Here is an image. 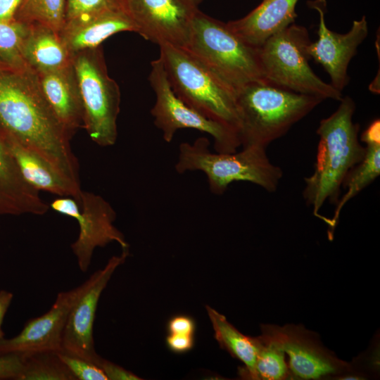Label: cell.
<instances>
[{"label":"cell","mask_w":380,"mask_h":380,"mask_svg":"<svg viewBox=\"0 0 380 380\" xmlns=\"http://www.w3.org/2000/svg\"><path fill=\"white\" fill-rule=\"evenodd\" d=\"M0 127L79 182L71 137L47 103L37 74L28 65L13 68L0 61Z\"/></svg>","instance_id":"obj_1"},{"label":"cell","mask_w":380,"mask_h":380,"mask_svg":"<svg viewBox=\"0 0 380 380\" xmlns=\"http://www.w3.org/2000/svg\"><path fill=\"white\" fill-rule=\"evenodd\" d=\"M339 101L337 109L319 122L315 169L304 179L303 196L316 216L326 201L336 205L346 176L365 153L358 139L359 125L353 121L354 101L346 96Z\"/></svg>","instance_id":"obj_2"},{"label":"cell","mask_w":380,"mask_h":380,"mask_svg":"<svg viewBox=\"0 0 380 380\" xmlns=\"http://www.w3.org/2000/svg\"><path fill=\"white\" fill-rule=\"evenodd\" d=\"M236 93L239 137L242 147L256 146L266 148L323 101L265 79L251 82Z\"/></svg>","instance_id":"obj_3"},{"label":"cell","mask_w":380,"mask_h":380,"mask_svg":"<svg viewBox=\"0 0 380 380\" xmlns=\"http://www.w3.org/2000/svg\"><path fill=\"white\" fill-rule=\"evenodd\" d=\"M175 170L179 174L203 172L210 191L217 195L224 194L232 183L240 181L274 192L283 177L282 170L272 163L265 148L250 146L234 153L212 152L205 137L179 145Z\"/></svg>","instance_id":"obj_4"},{"label":"cell","mask_w":380,"mask_h":380,"mask_svg":"<svg viewBox=\"0 0 380 380\" xmlns=\"http://www.w3.org/2000/svg\"><path fill=\"white\" fill-rule=\"evenodd\" d=\"M160 56L175 94L206 118L238 132L236 91L183 47L159 45Z\"/></svg>","instance_id":"obj_5"},{"label":"cell","mask_w":380,"mask_h":380,"mask_svg":"<svg viewBox=\"0 0 380 380\" xmlns=\"http://www.w3.org/2000/svg\"><path fill=\"white\" fill-rule=\"evenodd\" d=\"M236 91L264 79L258 47L252 46L222 21L197 9L184 47Z\"/></svg>","instance_id":"obj_6"},{"label":"cell","mask_w":380,"mask_h":380,"mask_svg":"<svg viewBox=\"0 0 380 380\" xmlns=\"http://www.w3.org/2000/svg\"><path fill=\"white\" fill-rule=\"evenodd\" d=\"M308 30L294 23L270 37L258 47L264 79L293 91L322 100L340 101L342 92L321 80L310 68Z\"/></svg>","instance_id":"obj_7"},{"label":"cell","mask_w":380,"mask_h":380,"mask_svg":"<svg viewBox=\"0 0 380 380\" xmlns=\"http://www.w3.org/2000/svg\"><path fill=\"white\" fill-rule=\"evenodd\" d=\"M83 109V126L93 141L110 146L118 138L121 94L108 74L100 46L71 54Z\"/></svg>","instance_id":"obj_8"},{"label":"cell","mask_w":380,"mask_h":380,"mask_svg":"<svg viewBox=\"0 0 380 380\" xmlns=\"http://www.w3.org/2000/svg\"><path fill=\"white\" fill-rule=\"evenodd\" d=\"M151 65L148 80L156 96L151 113L155 125L163 132V139L169 143L177 130L194 129L213 138L216 152H236L241 146L238 132L206 118L182 101L173 91L160 58Z\"/></svg>","instance_id":"obj_9"},{"label":"cell","mask_w":380,"mask_h":380,"mask_svg":"<svg viewBox=\"0 0 380 380\" xmlns=\"http://www.w3.org/2000/svg\"><path fill=\"white\" fill-rule=\"evenodd\" d=\"M50 208L78 222L79 235L71 248L82 272L88 270L97 247L117 242L122 249L129 248L123 234L114 225L115 210L102 196L82 190L78 202L70 196H60L52 201Z\"/></svg>","instance_id":"obj_10"},{"label":"cell","mask_w":380,"mask_h":380,"mask_svg":"<svg viewBox=\"0 0 380 380\" xmlns=\"http://www.w3.org/2000/svg\"><path fill=\"white\" fill-rule=\"evenodd\" d=\"M129 255V248L114 255L102 269L94 272L80 285L79 294L66 319L61 351L77 355L99 366L101 360L94 347L93 328L101 295L115 270Z\"/></svg>","instance_id":"obj_11"},{"label":"cell","mask_w":380,"mask_h":380,"mask_svg":"<svg viewBox=\"0 0 380 380\" xmlns=\"http://www.w3.org/2000/svg\"><path fill=\"white\" fill-rule=\"evenodd\" d=\"M125 12L147 40L184 48L198 8L184 0H124Z\"/></svg>","instance_id":"obj_12"},{"label":"cell","mask_w":380,"mask_h":380,"mask_svg":"<svg viewBox=\"0 0 380 380\" xmlns=\"http://www.w3.org/2000/svg\"><path fill=\"white\" fill-rule=\"evenodd\" d=\"M310 6L319 13V23L318 38L310 42L306 47L310 58L319 63L329 74L330 84L342 92L349 83L348 65L356 54L358 46L368 34V24L363 15L360 20H353L350 30L345 34L330 30L325 23V0H315Z\"/></svg>","instance_id":"obj_13"},{"label":"cell","mask_w":380,"mask_h":380,"mask_svg":"<svg viewBox=\"0 0 380 380\" xmlns=\"http://www.w3.org/2000/svg\"><path fill=\"white\" fill-rule=\"evenodd\" d=\"M280 343L289 356L291 376L316 379L344 372L348 364L338 359L324 348L315 334L300 326L262 325Z\"/></svg>","instance_id":"obj_14"},{"label":"cell","mask_w":380,"mask_h":380,"mask_svg":"<svg viewBox=\"0 0 380 380\" xmlns=\"http://www.w3.org/2000/svg\"><path fill=\"white\" fill-rule=\"evenodd\" d=\"M80 290V286L58 293L49 311L27 322L17 336L4 338L0 341V355L24 357L37 353L61 351L68 314Z\"/></svg>","instance_id":"obj_15"},{"label":"cell","mask_w":380,"mask_h":380,"mask_svg":"<svg viewBox=\"0 0 380 380\" xmlns=\"http://www.w3.org/2000/svg\"><path fill=\"white\" fill-rule=\"evenodd\" d=\"M0 134L24 179L37 191L70 196L77 202L80 183L61 173L49 161L0 127Z\"/></svg>","instance_id":"obj_16"},{"label":"cell","mask_w":380,"mask_h":380,"mask_svg":"<svg viewBox=\"0 0 380 380\" xmlns=\"http://www.w3.org/2000/svg\"><path fill=\"white\" fill-rule=\"evenodd\" d=\"M37 74L47 103L72 138L83 126L82 101L72 63L61 70Z\"/></svg>","instance_id":"obj_17"},{"label":"cell","mask_w":380,"mask_h":380,"mask_svg":"<svg viewBox=\"0 0 380 380\" xmlns=\"http://www.w3.org/2000/svg\"><path fill=\"white\" fill-rule=\"evenodd\" d=\"M49 206L23 177L0 134V215H42Z\"/></svg>","instance_id":"obj_18"},{"label":"cell","mask_w":380,"mask_h":380,"mask_svg":"<svg viewBox=\"0 0 380 380\" xmlns=\"http://www.w3.org/2000/svg\"><path fill=\"white\" fill-rule=\"evenodd\" d=\"M298 0H262L244 17L227 23L248 44L260 47L270 37L294 23Z\"/></svg>","instance_id":"obj_19"},{"label":"cell","mask_w":380,"mask_h":380,"mask_svg":"<svg viewBox=\"0 0 380 380\" xmlns=\"http://www.w3.org/2000/svg\"><path fill=\"white\" fill-rule=\"evenodd\" d=\"M137 32V27L125 11H115L65 23L60 36L69 52L95 49L120 32Z\"/></svg>","instance_id":"obj_20"},{"label":"cell","mask_w":380,"mask_h":380,"mask_svg":"<svg viewBox=\"0 0 380 380\" xmlns=\"http://www.w3.org/2000/svg\"><path fill=\"white\" fill-rule=\"evenodd\" d=\"M361 140L366 144L365 153L346 176L342 187L346 191L336 203L334 214L331 219H325L334 230L344 205L360 191L371 184L380 175V121L374 120L363 132Z\"/></svg>","instance_id":"obj_21"},{"label":"cell","mask_w":380,"mask_h":380,"mask_svg":"<svg viewBox=\"0 0 380 380\" xmlns=\"http://www.w3.org/2000/svg\"><path fill=\"white\" fill-rule=\"evenodd\" d=\"M21 47L25 63L37 73L63 69L71 65V53L60 34L40 25H28Z\"/></svg>","instance_id":"obj_22"},{"label":"cell","mask_w":380,"mask_h":380,"mask_svg":"<svg viewBox=\"0 0 380 380\" xmlns=\"http://www.w3.org/2000/svg\"><path fill=\"white\" fill-rule=\"evenodd\" d=\"M205 308L220 346L243 363L245 368L241 374L244 376L258 379L255 368L257 347L254 337L243 335L223 315L208 305Z\"/></svg>","instance_id":"obj_23"},{"label":"cell","mask_w":380,"mask_h":380,"mask_svg":"<svg viewBox=\"0 0 380 380\" xmlns=\"http://www.w3.org/2000/svg\"><path fill=\"white\" fill-rule=\"evenodd\" d=\"M261 330L262 334L254 337L258 379L279 380L292 376L281 346L269 332L262 328Z\"/></svg>","instance_id":"obj_24"},{"label":"cell","mask_w":380,"mask_h":380,"mask_svg":"<svg viewBox=\"0 0 380 380\" xmlns=\"http://www.w3.org/2000/svg\"><path fill=\"white\" fill-rule=\"evenodd\" d=\"M67 0H24L15 20L27 25H40L59 33L65 23Z\"/></svg>","instance_id":"obj_25"},{"label":"cell","mask_w":380,"mask_h":380,"mask_svg":"<svg viewBox=\"0 0 380 380\" xmlns=\"http://www.w3.org/2000/svg\"><path fill=\"white\" fill-rule=\"evenodd\" d=\"M18 380H75L58 352H43L24 356Z\"/></svg>","instance_id":"obj_26"},{"label":"cell","mask_w":380,"mask_h":380,"mask_svg":"<svg viewBox=\"0 0 380 380\" xmlns=\"http://www.w3.org/2000/svg\"><path fill=\"white\" fill-rule=\"evenodd\" d=\"M28 25L18 20H0V61L13 68L27 65L21 55Z\"/></svg>","instance_id":"obj_27"},{"label":"cell","mask_w":380,"mask_h":380,"mask_svg":"<svg viewBox=\"0 0 380 380\" xmlns=\"http://www.w3.org/2000/svg\"><path fill=\"white\" fill-rule=\"evenodd\" d=\"M115 11H125L124 0H67L65 23Z\"/></svg>","instance_id":"obj_28"},{"label":"cell","mask_w":380,"mask_h":380,"mask_svg":"<svg viewBox=\"0 0 380 380\" xmlns=\"http://www.w3.org/2000/svg\"><path fill=\"white\" fill-rule=\"evenodd\" d=\"M58 355L75 380H108L102 369L91 361L63 351Z\"/></svg>","instance_id":"obj_29"},{"label":"cell","mask_w":380,"mask_h":380,"mask_svg":"<svg viewBox=\"0 0 380 380\" xmlns=\"http://www.w3.org/2000/svg\"><path fill=\"white\" fill-rule=\"evenodd\" d=\"M24 366V358L16 354L0 355V380H18Z\"/></svg>","instance_id":"obj_30"},{"label":"cell","mask_w":380,"mask_h":380,"mask_svg":"<svg viewBox=\"0 0 380 380\" xmlns=\"http://www.w3.org/2000/svg\"><path fill=\"white\" fill-rule=\"evenodd\" d=\"M99 366L102 369L108 380H139L138 376L123 367L101 358Z\"/></svg>","instance_id":"obj_31"},{"label":"cell","mask_w":380,"mask_h":380,"mask_svg":"<svg viewBox=\"0 0 380 380\" xmlns=\"http://www.w3.org/2000/svg\"><path fill=\"white\" fill-rule=\"evenodd\" d=\"M196 330V323L193 318L187 315H177L167 323L169 334L193 335Z\"/></svg>","instance_id":"obj_32"},{"label":"cell","mask_w":380,"mask_h":380,"mask_svg":"<svg viewBox=\"0 0 380 380\" xmlns=\"http://www.w3.org/2000/svg\"><path fill=\"white\" fill-rule=\"evenodd\" d=\"M167 348L175 353H184L192 349L194 344L193 335L169 334L166 337Z\"/></svg>","instance_id":"obj_33"},{"label":"cell","mask_w":380,"mask_h":380,"mask_svg":"<svg viewBox=\"0 0 380 380\" xmlns=\"http://www.w3.org/2000/svg\"><path fill=\"white\" fill-rule=\"evenodd\" d=\"M24 0H0V20H14L15 13Z\"/></svg>","instance_id":"obj_34"},{"label":"cell","mask_w":380,"mask_h":380,"mask_svg":"<svg viewBox=\"0 0 380 380\" xmlns=\"http://www.w3.org/2000/svg\"><path fill=\"white\" fill-rule=\"evenodd\" d=\"M13 297V295L11 292L4 290L0 291V330H2L1 324L6 312L11 303Z\"/></svg>","instance_id":"obj_35"},{"label":"cell","mask_w":380,"mask_h":380,"mask_svg":"<svg viewBox=\"0 0 380 380\" xmlns=\"http://www.w3.org/2000/svg\"><path fill=\"white\" fill-rule=\"evenodd\" d=\"M190 6L198 8V5L203 2V0H184Z\"/></svg>","instance_id":"obj_36"},{"label":"cell","mask_w":380,"mask_h":380,"mask_svg":"<svg viewBox=\"0 0 380 380\" xmlns=\"http://www.w3.org/2000/svg\"><path fill=\"white\" fill-rule=\"evenodd\" d=\"M4 338V333L2 330H0V341Z\"/></svg>","instance_id":"obj_37"}]
</instances>
